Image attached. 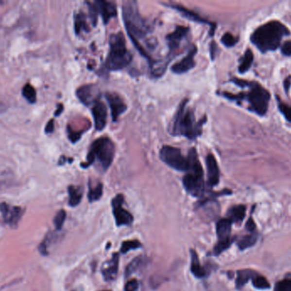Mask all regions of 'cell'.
Returning a JSON list of instances; mask_svg holds the SVG:
<instances>
[{
	"mask_svg": "<svg viewBox=\"0 0 291 291\" xmlns=\"http://www.w3.org/2000/svg\"><path fill=\"white\" fill-rule=\"evenodd\" d=\"M159 157L162 162L171 168L181 172H188V158L183 156L182 150L178 148L171 146H163L159 151Z\"/></svg>",
	"mask_w": 291,
	"mask_h": 291,
	"instance_id": "7",
	"label": "cell"
},
{
	"mask_svg": "<svg viewBox=\"0 0 291 291\" xmlns=\"http://www.w3.org/2000/svg\"><path fill=\"white\" fill-rule=\"evenodd\" d=\"M141 246V243L137 241V240H130V241H125L122 243V246H121V253L126 254L130 251V250H136L138 249Z\"/></svg>",
	"mask_w": 291,
	"mask_h": 291,
	"instance_id": "32",
	"label": "cell"
},
{
	"mask_svg": "<svg viewBox=\"0 0 291 291\" xmlns=\"http://www.w3.org/2000/svg\"><path fill=\"white\" fill-rule=\"evenodd\" d=\"M142 263V258L141 257H137L135 258L131 262H130L126 267V270H125V276L126 277H130V275L135 273L137 272V269L139 268L140 265Z\"/></svg>",
	"mask_w": 291,
	"mask_h": 291,
	"instance_id": "31",
	"label": "cell"
},
{
	"mask_svg": "<svg viewBox=\"0 0 291 291\" xmlns=\"http://www.w3.org/2000/svg\"><path fill=\"white\" fill-rule=\"evenodd\" d=\"M110 51L106 56V70L118 71L126 68L132 61V55L127 49L123 33L113 34L109 38Z\"/></svg>",
	"mask_w": 291,
	"mask_h": 291,
	"instance_id": "4",
	"label": "cell"
},
{
	"mask_svg": "<svg viewBox=\"0 0 291 291\" xmlns=\"http://www.w3.org/2000/svg\"><path fill=\"white\" fill-rule=\"evenodd\" d=\"M62 111H63V105H62V104H59L58 108H57V110L55 111V116H58V115L62 114Z\"/></svg>",
	"mask_w": 291,
	"mask_h": 291,
	"instance_id": "41",
	"label": "cell"
},
{
	"mask_svg": "<svg viewBox=\"0 0 291 291\" xmlns=\"http://www.w3.org/2000/svg\"><path fill=\"white\" fill-rule=\"evenodd\" d=\"M89 4L90 18L93 21L94 26L96 24V18L100 15L103 18L104 23L106 24L110 21L111 18L116 17L117 8L116 4L113 2L109 1H95L94 3Z\"/></svg>",
	"mask_w": 291,
	"mask_h": 291,
	"instance_id": "9",
	"label": "cell"
},
{
	"mask_svg": "<svg viewBox=\"0 0 291 291\" xmlns=\"http://www.w3.org/2000/svg\"><path fill=\"white\" fill-rule=\"evenodd\" d=\"M22 95L30 104H34L37 100V93L34 87H32L30 84L25 85L22 89Z\"/></svg>",
	"mask_w": 291,
	"mask_h": 291,
	"instance_id": "30",
	"label": "cell"
},
{
	"mask_svg": "<svg viewBox=\"0 0 291 291\" xmlns=\"http://www.w3.org/2000/svg\"></svg>",
	"mask_w": 291,
	"mask_h": 291,
	"instance_id": "42",
	"label": "cell"
},
{
	"mask_svg": "<svg viewBox=\"0 0 291 291\" xmlns=\"http://www.w3.org/2000/svg\"><path fill=\"white\" fill-rule=\"evenodd\" d=\"M257 241V236L255 234H250V235H247V236H243L241 237L239 242H238V246L240 248V250H246L248 248L253 246L256 244Z\"/></svg>",
	"mask_w": 291,
	"mask_h": 291,
	"instance_id": "27",
	"label": "cell"
},
{
	"mask_svg": "<svg viewBox=\"0 0 291 291\" xmlns=\"http://www.w3.org/2000/svg\"><path fill=\"white\" fill-rule=\"evenodd\" d=\"M123 200L124 198L123 195L120 194L117 195L112 201L113 215L118 226L130 225L134 220L133 215L127 211L126 209H123Z\"/></svg>",
	"mask_w": 291,
	"mask_h": 291,
	"instance_id": "11",
	"label": "cell"
},
{
	"mask_svg": "<svg viewBox=\"0 0 291 291\" xmlns=\"http://www.w3.org/2000/svg\"><path fill=\"white\" fill-rule=\"evenodd\" d=\"M188 99H185L179 105L172 124V134L184 136L193 140L202 134L203 126L205 123L206 117L197 121L193 111L188 107Z\"/></svg>",
	"mask_w": 291,
	"mask_h": 291,
	"instance_id": "2",
	"label": "cell"
},
{
	"mask_svg": "<svg viewBox=\"0 0 291 291\" xmlns=\"http://www.w3.org/2000/svg\"><path fill=\"white\" fill-rule=\"evenodd\" d=\"M248 100L251 105V109L260 115L267 113L268 104L270 100V94L268 91L260 86L259 84H253L251 90L248 94Z\"/></svg>",
	"mask_w": 291,
	"mask_h": 291,
	"instance_id": "8",
	"label": "cell"
},
{
	"mask_svg": "<svg viewBox=\"0 0 291 291\" xmlns=\"http://www.w3.org/2000/svg\"><path fill=\"white\" fill-rule=\"evenodd\" d=\"M254 55L253 52L250 50H247L244 55H243V59L241 61L240 67H239V71L240 73H243L250 70V66L253 63Z\"/></svg>",
	"mask_w": 291,
	"mask_h": 291,
	"instance_id": "25",
	"label": "cell"
},
{
	"mask_svg": "<svg viewBox=\"0 0 291 291\" xmlns=\"http://www.w3.org/2000/svg\"><path fill=\"white\" fill-rule=\"evenodd\" d=\"M106 98L111 108V114L113 122H117L121 114L127 109V105L123 98L115 92H106Z\"/></svg>",
	"mask_w": 291,
	"mask_h": 291,
	"instance_id": "12",
	"label": "cell"
},
{
	"mask_svg": "<svg viewBox=\"0 0 291 291\" xmlns=\"http://www.w3.org/2000/svg\"><path fill=\"white\" fill-rule=\"evenodd\" d=\"M246 212V207L243 205H237L232 207L227 212V218L232 223H240L243 221Z\"/></svg>",
	"mask_w": 291,
	"mask_h": 291,
	"instance_id": "21",
	"label": "cell"
},
{
	"mask_svg": "<svg viewBox=\"0 0 291 291\" xmlns=\"http://www.w3.org/2000/svg\"><path fill=\"white\" fill-rule=\"evenodd\" d=\"M274 291H291V278H285L277 282Z\"/></svg>",
	"mask_w": 291,
	"mask_h": 291,
	"instance_id": "33",
	"label": "cell"
},
{
	"mask_svg": "<svg viewBox=\"0 0 291 291\" xmlns=\"http://www.w3.org/2000/svg\"><path fill=\"white\" fill-rule=\"evenodd\" d=\"M119 261H120L119 255L114 254L113 258L106 265V267L103 268V274L105 280H113L116 277L117 273L119 270Z\"/></svg>",
	"mask_w": 291,
	"mask_h": 291,
	"instance_id": "19",
	"label": "cell"
},
{
	"mask_svg": "<svg viewBox=\"0 0 291 291\" xmlns=\"http://www.w3.org/2000/svg\"><path fill=\"white\" fill-rule=\"evenodd\" d=\"M54 131V120H51L45 127L46 133H51Z\"/></svg>",
	"mask_w": 291,
	"mask_h": 291,
	"instance_id": "40",
	"label": "cell"
},
{
	"mask_svg": "<svg viewBox=\"0 0 291 291\" xmlns=\"http://www.w3.org/2000/svg\"><path fill=\"white\" fill-rule=\"evenodd\" d=\"M92 114L95 121V127L97 131H103L105 128L107 121V109L106 105L101 101H97L92 105Z\"/></svg>",
	"mask_w": 291,
	"mask_h": 291,
	"instance_id": "15",
	"label": "cell"
},
{
	"mask_svg": "<svg viewBox=\"0 0 291 291\" xmlns=\"http://www.w3.org/2000/svg\"><path fill=\"white\" fill-rule=\"evenodd\" d=\"M222 42H223V45L226 47H233L236 45L238 39L232 34L226 33L222 37Z\"/></svg>",
	"mask_w": 291,
	"mask_h": 291,
	"instance_id": "35",
	"label": "cell"
},
{
	"mask_svg": "<svg viewBox=\"0 0 291 291\" xmlns=\"http://www.w3.org/2000/svg\"><path fill=\"white\" fill-rule=\"evenodd\" d=\"M77 97L86 106L96 103L100 97L99 90L94 85H86L77 90Z\"/></svg>",
	"mask_w": 291,
	"mask_h": 291,
	"instance_id": "13",
	"label": "cell"
},
{
	"mask_svg": "<svg viewBox=\"0 0 291 291\" xmlns=\"http://www.w3.org/2000/svg\"><path fill=\"white\" fill-rule=\"evenodd\" d=\"M189 161V167L182 182L186 191L192 197L199 198L204 194L205 191V181H204V171L199 163L198 154L195 149H191L188 156Z\"/></svg>",
	"mask_w": 291,
	"mask_h": 291,
	"instance_id": "5",
	"label": "cell"
},
{
	"mask_svg": "<svg viewBox=\"0 0 291 291\" xmlns=\"http://www.w3.org/2000/svg\"><path fill=\"white\" fill-rule=\"evenodd\" d=\"M66 217H67V214H66L65 210H60L56 214L55 218H54V225H55V228L57 230H61L62 228V226L64 225V222H65Z\"/></svg>",
	"mask_w": 291,
	"mask_h": 291,
	"instance_id": "34",
	"label": "cell"
},
{
	"mask_svg": "<svg viewBox=\"0 0 291 291\" xmlns=\"http://www.w3.org/2000/svg\"><path fill=\"white\" fill-rule=\"evenodd\" d=\"M188 28L180 26L175 28V31L166 36V39L168 41V45L171 52H174L175 50H177L180 47L181 42L188 36Z\"/></svg>",
	"mask_w": 291,
	"mask_h": 291,
	"instance_id": "17",
	"label": "cell"
},
{
	"mask_svg": "<svg viewBox=\"0 0 291 291\" xmlns=\"http://www.w3.org/2000/svg\"><path fill=\"white\" fill-rule=\"evenodd\" d=\"M69 205L76 207L81 201L83 197V189L79 186L70 185L68 187Z\"/></svg>",
	"mask_w": 291,
	"mask_h": 291,
	"instance_id": "23",
	"label": "cell"
},
{
	"mask_svg": "<svg viewBox=\"0 0 291 291\" xmlns=\"http://www.w3.org/2000/svg\"><path fill=\"white\" fill-rule=\"evenodd\" d=\"M289 33L287 27L279 21H271L257 28L250 39L261 52L275 51L284 35H289Z\"/></svg>",
	"mask_w": 291,
	"mask_h": 291,
	"instance_id": "3",
	"label": "cell"
},
{
	"mask_svg": "<svg viewBox=\"0 0 291 291\" xmlns=\"http://www.w3.org/2000/svg\"><path fill=\"white\" fill-rule=\"evenodd\" d=\"M115 155V146L107 137H102L93 143L89 149L86 163H82V167L87 168L96 162L99 163L103 170L106 171L113 163Z\"/></svg>",
	"mask_w": 291,
	"mask_h": 291,
	"instance_id": "6",
	"label": "cell"
},
{
	"mask_svg": "<svg viewBox=\"0 0 291 291\" xmlns=\"http://www.w3.org/2000/svg\"><path fill=\"white\" fill-rule=\"evenodd\" d=\"M191 271L192 274L198 278L204 277L206 275L205 269L201 266L198 254L193 250H191Z\"/></svg>",
	"mask_w": 291,
	"mask_h": 291,
	"instance_id": "22",
	"label": "cell"
},
{
	"mask_svg": "<svg viewBox=\"0 0 291 291\" xmlns=\"http://www.w3.org/2000/svg\"><path fill=\"white\" fill-rule=\"evenodd\" d=\"M231 231H232V222L228 218H223L216 224V234L218 236V242L214 247V254L219 255L223 251L227 250L231 244Z\"/></svg>",
	"mask_w": 291,
	"mask_h": 291,
	"instance_id": "10",
	"label": "cell"
},
{
	"mask_svg": "<svg viewBox=\"0 0 291 291\" xmlns=\"http://www.w3.org/2000/svg\"><path fill=\"white\" fill-rule=\"evenodd\" d=\"M256 274L255 272L251 270H242L238 273V277H237L236 285L237 288L243 287L244 284H246L249 279H251Z\"/></svg>",
	"mask_w": 291,
	"mask_h": 291,
	"instance_id": "26",
	"label": "cell"
},
{
	"mask_svg": "<svg viewBox=\"0 0 291 291\" xmlns=\"http://www.w3.org/2000/svg\"><path fill=\"white\" fill-rule=\"evenodd\" d=\"M172 8L175 9L176 11H179L181 14L184 17V18L188 19L190 21H195V22H199V23H205V24H210V22L208 21H206L205 19L201 18L200 16L193 12V11H190L187 8L183 7L182 5H177V4H172Z\"/></svg>",
	"mask_w": 291,
	"mask_h": 291,
	"instance_id": "20",
	"label": "cell"
},
{
	"mask_svg": "<svg viewBox=\"0 0 291 291\" xmlns=\"http://www.w3.org/2000/svg\"><path fill=\"white\" fill-rule=\"evenodd\" d=\"M206 166L208 171V184L209 186H215L220 181V170L215 156L209 154L206 156Z\"/></svg>",
	"mask_w": 291,
	"mask_h": 291,
	"instance_id": "18",
	"label": "cell"
},
{
	"mask_svg": "<svg viewBox=\"0 0 291 291\" xmlns=\"http://www.w3.org/2000/svg\"><path fill=\"white\" fill-rule=\"evenodd\" d=\"M74 27H75V33L77 35H79L82 31H89V25L86 20V15L84 13L76 15Z\"/></svg>",
	"mask_w": 291,
	"mask_h": 291,
	"instance_id": "24",
	"label": "cell"
},
{
	"mask_svg": "<svg viewBox=\"0 0 291 291\" xmlns=\"http://www.w3.org/2000/svg\"><path fill=\"white\" fill-rule=\"evenodd\" d=\"M246 228L250 232H254V230L256 228V224L254 222L253 218H250L246 224Z\"/></svg>",
	"mask_w": 291,
	"mask_h": 291,
	"instance_id": "39",
	"label": "cell"
},
{
	"mask_svg": "<svg viewBox=\"0 0 291 291\" xmlns=\"http://www.w3.org/2000/svg\"><path fill=\"white\" fill-rule=\"evenodd\" d=\"M139 287V283L137 279H130L124 285V291H137Z\"/></svg>",
	"mask_w": 291,
	"mask_h": 291,
	"instance_id": "37",
	"label": "cell"
},
{
	"mask_svg": "<svg viewBox=\"0 0 291 291\" xmlns=\"http://www.w3.org/2000/svg\"><path fill=\"white\" fill-rule=\"evenodd\" d=\"M197 52H198L197 47L195 45H193L184 58H182L180 62L175 63L172 66V72L176 74H182L193 69L195 67L194 57L197 54Z\"/></svg>",
	"mask_w": 291,
	"mask_h": 291,
	"instance_id": "14",
	"label": "cell"
},
{
	"mask_svg": "<svg viewBox=\"0 0 291 291\" xmlns=\"http://www.w3.org/2000/svg\"><path fill=\"white\" fill-rule=\"evenodd\" d=\"M251 279H252V284L256 289L267 290V289H269L271 287L269 282L263 276H260V275L256 273Z\"/></svg>",
	"mask_w": 291,
	"mask_h": 291,
	"instance_id": "28",
	"label": "cell"
},
{
	"mask_svg": "<svg viewBox=\"0 0 291 291\" xmlns=\"http://www.w3.org/2000/svg\"><path fill=\"white\" fill-rule=\"evenodd\" d=\"M0 210L3 215L4 221L9 223L12 227L17 226L22 215L21 208L11 207L10 205L6 203H2L0 205Z\"/></svg>",
	"mask_w": 291,
	"mask_h": 291,
	"instance_id": "16",
	"label": "cell"
},
{
	"mask_svg": "<svg viewBox=\"0 0 291 291\" xmlns=\"http://www.w3.org/2000/svg\"><path fill=\"white\" fill-rule=\"evenodd\" d=\"M281 52L284 55H291V40L284 42L281 47Z\"/></svg>",
	"mask_w": 291,
	"mask_h": 291,
	"instance_id": "38",
	"label": "cell"
},
{
	"mask_svg": "<svg viewBox=\"0 0 291 291\" xmlns=\"http://www.w3.org/2000/svg\"><path fill=\"white\" fill-rule=\"evenodd\" d=\"M278 108L281 113L284 114V118L287 120L288 122H291V107H290L287 104L280 103L278 104Z\"/></svg>",
	"mask_w": 291,
	"mask_h": 291,
	"instance_id": "36",
	"label": "cell"
},
{
	"mask_svg": "<svg viewBox=\"0 0 291 291\" xmlns=\"http://www.w3.org/2000/svg\"><path fill=\"white\" fill-rule=\"evenodd\" d=\"M123 18L126 27L127 33L135 46L149 61L150 65L154 63L151 56L144 50L140 44V39L145 38L150 32V28L146 20L141 18L137 2L126 1L123 4Z\"/></svg>",
	"mask_w": 291,
	"mask_h": 291,
	"instance_id": "1",
	"label": "cell"
},
{
	"mask_svg": "<svg viewBox=\"0 0 291 291\" xmlns=\"http://www.w3.org/2000/svg\"><path fill=\"white\" fill-rule=\"evenodd\" d=\"M103 193V185L102 183L96 184L95 187L89 186V193H88V198L90 202L97 201L100 198H102Z\"/></svg>",
	"mask_w": 291,
	"mask_h": 291,
	"instance_id": "29",
	"label": "cell"
}]
</instances>
